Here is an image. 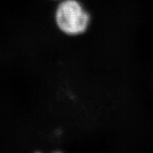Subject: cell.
I'll use <instances>...</instances> for the list:
<instances>
[{
	"label": "cell",
	"mask_w": 153,
	"mask_h": 153,
	"mask_svg": "<svg viewBox=\"0 0 153 153\" xmlns=\"http://www.w3.org/2000/svg\"><path fill=\"white\" fill-rule=\"evenodd\" d=\"M54 153H62V152H54Z\"/></svg>",
	"instance_id": "7a4b0ae2"
},
{
	"label": "cell",
	"mask_w": 153,
	"mask_h": 153,
	"mask_svg": "<svg viewBox=\"0 0 153 153\" xmlns=\"http://www.w3.org/2000/svg\"><path fill=\"white\" fill-rule=\"evenodd\" d=\"M35 153H41V152H35Z\"/></svg>",
	"instance_id": "277c9868"
},
{
	"label": "cell",
	"mask_w": 153,
	"mask_h": 153,
	"mask_svg": "<svg viewBox=\"0 0 153 153\" xmlns=\"http://www.w3.org/2000/svg\"><path fill=\"white\" fill-rule=\"evenodd\" d=\"M55 1H60V0H55Z\"/></svg>",
	"instance_id": "3957f363"
},
{
	"label": "cell",
	"mask_w": 153,
	"mask_h": 153,
	"mask_svg": "<svg viewBox=\"0 0 153 153\" xmlns=\"http://www.w3.org/2000/svg\"><path fill=\"white\" fill-rule=\"evenodd\" d=\"M54 22L62 34L78 37L89 30L92 16L79 0H60L54 10Z\"/></svg>",
	"instance_id": "6da1fadb"
}]
</instances>
